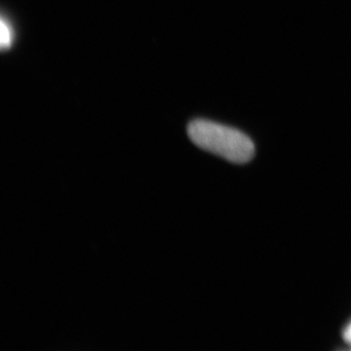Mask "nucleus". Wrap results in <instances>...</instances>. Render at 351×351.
Segmentation results:
<instances>
[{
  "instance_id": "3",
  "label": "nucleus",
  "mask_w": 351,
  "mask_h": 351,
  "mask_svg": "<svg viewBox=\"0 0 351 351\" xmlns=\"http://www.w3.org/2000/svg\"><path fill=\"white\" fill-rule=\"evenodd\" d=\"M343 338H345L348 343H351V323L348 327H346L345 332H343Z\"/></svg>"
},
{
  "instance_id": "1",
  "label": "nucleus",
  "mask_w": 351,
  "mask_h": 351,
  "mask_svg": "<svg viewBox=\"0 0 351 351\" xmlns=\"http://www.w3.org/2000/svg\"><path fill=\"white\" fill-rule=\"evenodd\" d=\"M189 137L193 144L234 163H246L255 154V145L248 136L237 129L196 119L189 123Z\"/></svg>"
},
{
  "instance_id": "2",
  "label": "nucleus",
  "mask_w": 351,
  "mask_h": 351,
  "mask_svg": "<svg viewBox=\"0 0 351 351\" xmlns=\"http://www.w3.org/2000/svg\"><path fill=\"white\" fill-rule=\"evenodd\" d=\"M13 41V29L8 23L4 19L1 20V32H0V43H1L2 49L9 48Z\"/></svg>"
}]
</instances>
